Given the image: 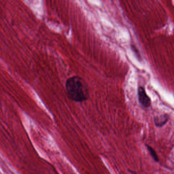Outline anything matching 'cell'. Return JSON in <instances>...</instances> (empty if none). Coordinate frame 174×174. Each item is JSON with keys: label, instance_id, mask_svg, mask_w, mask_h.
Listing matches in <instances>:
<instances>
[{"label": "cell", "instance_id": "cell-3", "mask_svg": "<svg viewBox=\"0 0 174 174\" xmlns=\"http://www.w3.org/2000/svg\"><path fill=\"white\" fill-rule=\"evenodd\" d=\"M169 119V116L167 114L155 116L154 121L155 126L158 128H161L167 123Z\"/></svg>", "mask_w": 174, "mask_h": 174}, {"label": "cell", "instance_id": "cell-2", "mask_svg": "<svg viewBox=\"0 0 174 174\" xmlns=\"http://www.w3.org/2000/svg\"><path fill=\"white\" fill-rule=\"evenodd\" d=\"M138 100L140 104L145 108H149L151 105V100L146 92L144 88L138 87L137 90Z\"/></svg>", "mask_w": 174, "mask_h": 174}, {"label": "cell", "instance_id": "cell-4", "mask_svg": "<svg viewBox=\"0 0 174 174\" xmlns=\"http://www.w3.org/2000/svg\"><path fill=\"white\" fill-rule=\"evenodd\" d=\"M146 146L147 148L148 151H149V153L150 154L152 158L156 162H159V158H158L157 153H156L154 149L153 148H152L151 146L148 145V144H146Z\"/></svg>", "mask_w": 174, "mask_h": 174}, {"label": "cell", "instance_id": "cell-1", "mask_svg": "<svg viewBox=\"0 0 174 174\" xmlns=\"http://www.w3.org/2000/svg\"><path fill=\"white\" fill-rule=\"evenodd\" d=\"M66 91L71 100L76 102H83L88 100L89 92L86 83L79 76H72L66 80Z\"/></svg>", "mask_w": 174, "mask_h": 174}]
</instances>
